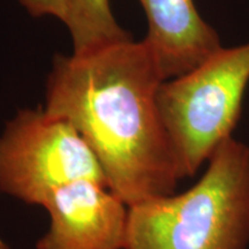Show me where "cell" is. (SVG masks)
<instances>
[{
  "mask_svg": "<svg viewBox=\"0 0 249 249\" xmlns=\"http://www.w3.org/2000/svg\"><path fill=\"white\" fill-rule=\"evenodd\" d=\"M49 227L36 249H124L129 207L107 185L79 180L44 205Z\"/></svg>",
  "mask_w": 249,
  "mask_h": 249,
  "instance_id": "obj_5",
  "label": "cell"
},
{
  "mask_svg": "<svg viewBox=\"0 0 249 249\" xmlns=\"http://www.w3.org/2000/svg\"><path fill=\"white\" fill-rule=\"evenodd\" d=\"M249 85V40L218 49L187 73L161 83L158 107L181 180L205 166L233 136Z\"/></svg>",
  "mask_w": 249,
  "mask_h": 249,
  "instance_id": "obj_3",
  "label": "cell"
},
{
  "mask_svg": "<svg viewBox=\"0 0 249 249\" xmlns=\"http://www.w3.org/2000/svg\"><path fill=\"white\" fill-rule=\"evenodd\" d=\"M79 180L107 185L95 154L68 121L22 108L0 133V192L44 208L55 191Z\"/></svg>",
  "mask_w": 249,
  "mask_h": 249,
  "instance_id": "obj_4",
  "label": "cell"
},
{
  "mask_svg": "<svg viewBox=\"0 0 249 249\" xmlns=\"http://www.w3.org/2000/svg\"><path fill=\"white\" fill-rule=\"evenodd\" d=\"M0 249H12V248L7 245V242L4 241L1 238H0Z\"/></svg>",
  "mask_w": 249,
  "mask_h": 249,
  "instance_id": "obj_9",
  "label": "cell"
},
{
  "mask_svg": "<svg viewBox=\"0 0 249 249\" xmlns=\"http://www.w3.org/2000/svg\"><path fill=\"white\" fill-rule=\"evenodd\" d=\"M124 249H249V145L232 136L191 188L130 205Z\"/></svg>",
  "mask_w": 249,
  "mask_h": 249,
  "instance_id": "obj_2",
  "label": "cell"
},
{
  "mask_svg": "<svg viewBox=\"0 0 249 249\" xmlns=\"http://www.w3.org/2000/svg\"><path fill=\"white\" fill-rule=\"evenodd\" d=\"M165 81L144 40L55 55L45 107L87 142L107 187L130 205L176 193L178 161L158 107Z\"/></svg>",
  "mask_w": 249,
  "mask_h": 249,
  "instance_id": "obj_1",
  "label": "cell"
},
{
  "mask_svg": "<svg viewBox=\"0 0 249 249\" xmlns=\"http://www.w3.org/2000/svg\"><path fill=\"white\" fill-rule=\"evenodd\" d=\"M20 2L33 17L49 15L66 23L68 17L67 0H20Z\"/></svg>",
  "mask_w": 249,
  "mask_h": 249,
  "instance_id": "obj_8",
  "label": "cell"
},
{
  "mask_svg": "<svg viewBox=\"0 0 249 249\" xmlns=\"http://www.w3.org/2000/svg\"><path fill=\"white\" fill-rule=\"evenodd\" d=\"M148 18L143 38L161 75L173 79L222 48L217 31L198 13L194 0H139Z\"/></svg>",
  "mask_w": 249,
  "mask_h": 249,
  "instance_id": "obj_6",
  "label": "cell"
},
{
  "mask_svg": "<svg viewBox=\"0 0 249 249\" xmlns=\"http://www.w3.org/2000/svg\"><path fill=\"white\" fill-rule=\"evenodd\" d=\"M66 26L74 54H83L132 39L112 14L110 0H67Z\"/></svg>",
  "mask_w": 249,
  "mask_h": 249,
  "instance_id": "obj_7",
  "label": "cell"
}]
</instances>
